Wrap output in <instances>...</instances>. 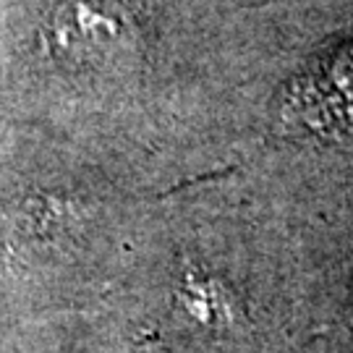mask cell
I'll return each instance as SVG.
<instances>
[{
  "label": "cell",
  "mask_w": 353,
  "mask_h": 353,
  "mask_svg": "<svg viewBox=\"0 0 353 353\" xmlns=\"http://www.w3.org/2000/svg\"><path fill=\"white\" fill-rule=\"evenodd\" d=\"M131 39L123 0H61L52 13V42L65 58L100 61Z\"/></svg>",
  "instance_id": "1"
},
{
  "label": "cell",
  "mask_w": 353,
  "mask_h": 353,
  "mask_svg": "<svg viewBox=\"0 0 353 353\" xmlns=\"http://www.w3.org/2000/svg\"><path fill=\"white\" fill-rule=\"evenodd\" d=\"M319 100H335L332 105H353V45L343 50L335 63L330 65L325 74L319 76L316 84Z\"/></svg>",
  "instance_id": "2"
}]
</instances>
